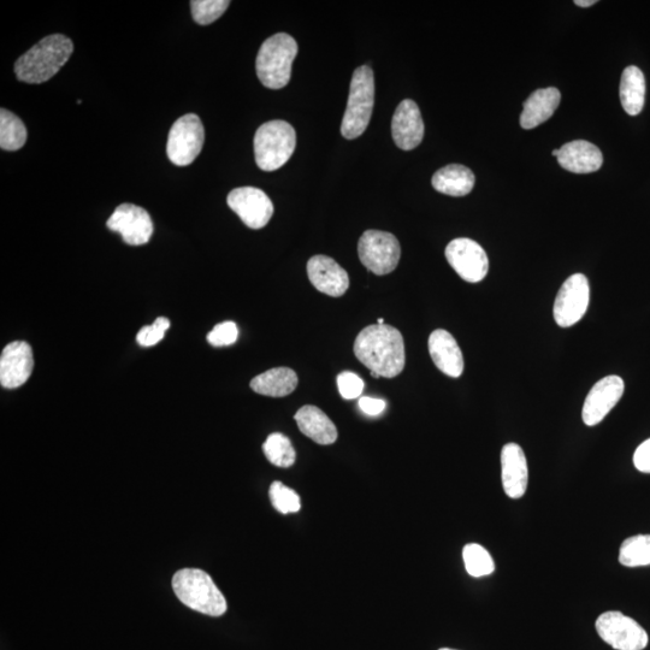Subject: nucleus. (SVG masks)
<instances>
[{"mask_svg": "<svg viewBox=\"0 0 650 650\" xmlns=\"http://www.w3.org/2000/svg\"><path fill=\"white\" fill-rule=\"evenodd\" d=\"M73 41L63 34H52L39 41L17 59L15 74L26 84L38 85L49 81L73 55Z\"/></svg>", "mask_w": 650, "mask_h": 650, "instance_id": "obj_2", "label": "nucleus"}, {"mask_svg": "<svg viewBox=\"0 0 650 650\" xmlns=\"http://www.w3.org/2000/svg\"><path fill=\"white\" fill-rule=\"evenodd\" d=\"M27 129L13 112L0 110V147L4 151H19L26 145Z\"/></svg>", "mask_w": 650, "mask_h": 650, "instance_id": "obj_26", "label": "nucleus"}, {"mask_svg": "<svg viewBox=\"0 0 650 650\" xmlns=\"http://www.w3.org/2000/svg\"><path fill=\"white\" fill-rule=\"evenodd\" d=\"M590 288L587 276L575 274L561 286L555 299L553 315L561 328L577 324L588 310Z\"/></svg>", "mask_w": 650, "mask_h": 650, "instance_id": "obj_10", "label": "nucleus"}, {"mask_svg": "<svg viewBox=\"0 0 650 650\" xmlns=\"http://www.w3.org/2000/svg\"><path fill=\"white\" fill-rule=\"evenodd\" d=\"M431 183L437 192L451 197H465L475 186V175L464 165L451 164L437 170Z\"/></svg>", "mask_w": 650, "mask_h": 650, "instance_id": "obj_24", "label": "nucleus"}, {"mask_svg": "<svg viewBox=\"0 0 650 650\" xmlns=\"http://www.w3.org/2000/svg\"><path fill=\"white\" fill-rule=\"evenodd\" d=\"M227 203L245 226L251 229H262L274 215V204L262 189L256 187H240L228 194Z\"/></svg>", "mask_w": 650, "mask_h": 650, "instance_id": "obj_12", "label": "nucleus"}, {"mask_svg": "<svg viewBox=\"0 0 650 650\" xmlns=\"http://www.w3.org/2000/svg\"><path fill=\"white\" fill-rule=\"evenodd\" d=\"M295 422L305 436L318 445L328 446L338 440V429L332 419L316 406L306 405L295 413Z\"/></svg>", "mask_w": 650, "mask_h": 650, "instance_id": "obj_21", "label": "nucleus"}, {"mask_svg": "<svg viewBox=\"0 0 650 650\" xmlns=\"http://www.w3.org/2000/svg\"><path fill=\"white\" fill-rule=\"evenodd\" d=\"M561 94L557 88L549 87L537 90L525 100L520 126L523 129H534L551 118L558 109Z\"/></svg>", "mask_w": 650, "mask_h": 650, "instance_id": "obj_22", "label": "nucleus"}, {"mask_svg": "<svg viewBox=\"0 0 650 650\" xmlns=\"http://www.w3.org/2000/svg\"><path fill=\"white\" fill-rule=\"evenodd\" d=\"M625 384L622 377L611 375L594 384L585 398L582 418L585 425L595 427L619 403L624 394Z\"/></svg>", "mask_w": 650, "mask_h": 650, "instance_id": "obj_14", "label": "nucleus"}, {"mask_svg": "<svg viewBox=\"0 0 650 650\" xmlns=\"http://www.w3.org/2000/svg\"><path fill=\"white\" fill-rule=\"evenodd\" d=\"M429 353L431 359L443 374L458 378L464 372V357L457 340L443 329H437L429 336Z\"/></svg>", "mask_w": 650, "mask_h": 650, "instance_id": "obj_19", "label": "nucleus"}, {"mask_svg": "<svg viewBox=\"0 0 650 650\" xmlns=\"http://www.w3.org/2000/svg\"><path fill=\"white\" fill-rule=\"evenodd\" d=\"M463 559L465 569L472 577H486L495 571L492 555L477 543H470L464 547Z\"/></svg>", "mask_w": 650, "mask_h": 650, "instance_id": "obj_29", "label": "nucleus"}, {"mask_svg": "<svg viewBox=\"0 0 650 650\" xmlns=\"http://www.w3.org/2000/svg\"><path fill=\"white\" fill-rule=\"evenodd\" d=\"M377 323H378V325L384 324V319L383 318H378Z\"/></svg>", "mask_w": 650, "mask_h": 650, "instance_id": "obj_38", "label": "nucleus"}, {"mask_svg": "<svg viewBox=\"0 0 650 650\" xmlns=\"http://www.w3.org/2000/svg\"><path fill=\"white\" fill-rule=\"evenodd\" d=\"M263 452L269 462L277 468H291L297 460V452L287 436L274 433L264 442Z\"/></svg>", "mask_w": 650, "mask_h": 650, "instance_id": "obj_27", "label": "nucleus"}, {"mask_svg": "<svg viewBox=\"0 0 650 650\" xmlns=\"http://www.w3.org/2000/svg\"><path fill=\"white\" fill-rule=\"evenodd\" d=\"M359 407L366 415L378 416L386 409V401L370 397H363L359 400Z\"/></svg>", "mask_w": 650, "mask_h": 650, "instance_id": "obj_36", "label": "nucleus"}, {"mask_svg": "<svg viewBox=\"0 0 650 650\" xmlns=\"http://www.w3.org/2000/svg\"><path fill=\"white\" fill-rule=\"evenodd\" d=\"M170 328V321L165 317H158L152 325H146L137 335L140 346L152 347L164 339L165 333Z\"/></svg>", "mask_w": 650, "mask_h": 650, "instance_id": "obj_32", "label": "nucleus"}, {"mask_svg": "<svg viewBox=\"0 0 650 650\" xmlns=\"http://www.w3.org/2000/svg\"><path fill=\"white\" fill-rule=\"evenodd\" d=\"M173 589L183 605L210 617H221L228 610L226 598L208 573L183 569L173 577Z\"/></svg>", "mask_w": 650, "mask_h": 650, "instance_id": "obj_3", "label": "nucleus"}, {"mask_svg": "<svg viewBox=\"0 0 650 650\" xmlns=\"http://www.w3.org/2000/svg\"><path fill=\"white\" fill-rule=\"evenodd\" d=\"M596 3H598L596 2V0H576L575 2L577 7H581V8L593 7V5Z\"/></svg>", "mask_w": 650, "mask_h": 650, "instance_id": "obj_37", "label": "nucleus"}, {"mask_svg": "<svg viewBox=\"0 0 650 650\" xmlns=\"http://www.w3.org/2000/svg\"><path fill=\"white\" fill-rule=\"evenodd\" d=\"M307 275L317 291L329 297H342L350 288V277L333 258L328 256L312 257L307 263Z\"/></svg>", "mask_w": 650, "mask_h": 650, "instance_id": "obj_16", "label": "nucleus"}, {"mask_svg": "<svg viewBox=\"0 0 650 650\" xmlns=\"http://www.w3.org/2000/svg\"><path fill=\"white\" fill-rule=\"evenodd\" d=\"M338 387L341 397L346 400H353L363 394L364 381L354 372H341L338 376Z\"/></svg>", "mask_w": 650, "mask_h": 650, "instance_id": "obj_34", "label": "nucleus"}, {"mask_svg": "<svg viewBox=\"0 0 650 650\" xmlns=\"http://www.w3.org/2000/svg\"><path fill=\"white\" fill-rule=\"evenodd\" d=\"M238 339L239 329L234 322L217 324L208 335L209 344L214 347L232 346Z\"/></svg>", "mask_w": 650, "mask_h": 650, "instance_id": "obj_33", "label": "nucleus"}, {"mask_svg": "<svg viewBox=\"0 0 650 650\" xmlns=\"http://www.w3.org/2000/svg\"><path fill=\"white\" fill-rule=\"evenodd\" d=\"M205 130L198 115L188 114L175 121L170 129L167 155L177 167L192 164L203 150Z\"/></svg>", "mask_w": 650, "mask_h": 650, "instance_id": "obj_8", "label": "nucleus"}, {"mask_svg": "<svg viewBox=\"0 0 650 650\" xmlns=\"http://www.w3.org/2000/svg\"><path fill=\"white\" fill-rule=\"evenodd\" d=\"M271 504L282 514L297 513L300 511V496L285 484L276 481L269 490Z\"/></svg>", "mask_w": 650, "mask_h": 650, "instance_id": "obj_31", "label": "nucleus"}, {"mask_svg": "<svg viewBox=\"0 0 650 650\" xmlns=\"http://www.w3.org/2000/svg\"><path fill=\"white\" fill-rule=\"evenodd\" d=\"M297 147V133L286 121L264 123L254 135V156L259 169L275 171L285 165Z\"/></svg>", "mask_w": 650, "mask_h": 650, "instance_id": "obj_5", "label": "nucleus"}, {"mask_svg": "<svg viewBox=\"0 0 650 650\" xmlns=\"http://www.w3.org/2000/svg\"><path fill=\"white\" fill-rule=\"evenodd\" d=\"M298 375L289 368H275L263 372L251 381L253 392L265 397L283 398L298 387Z\"/></svg>", "mask_w": 650, "mask_h": 650, "instance_id": "obj_23", "label": "nucleus"}, {"mask_svg": "<svg viewBox=\"0 0 650 650\" xmlns=\"http://www.w3.org/2000/svg\"><path fill=\"white\" fill-rule=\"evenodd\" d=\"M353 350L375 378H394L405 369L404 338L392 325H369L358 334Z\"/></svg>", "mask_w": 650, "mask_h": 650, "instance_id": "obj_1", "label": "nucleus"}, {"mask_svg": "<svg viewBox=\"0 0 650 650\" xmlns=\"http://www.w3.org/2000/svg\"><path fill=\"white\" fill-rule=\"evenodd\" d=\"M34 369L32 347L25 341L11 342L0 357V384L7 389H16L25 384Z\"/></svg>", "mask_w": 650, "mask_h": 650, "instance_id": "obj_15", "label": "nucleus"}, {"mask_svg": "<svg viewBox=\"0 0 650 650\" xmlns=\"http://www.w3.org/2000/svg\"><path fill=\"white\" fill-rule=\"evenodd\" d=\"M502 487L508 498L522 499L527 493L529 469L527 457L517 443H507L501 451Z\"/></svg>", "mask_w": 650, "mask_h": 650, "instance_id": "obj_17", "label": "nucleus"}, {"mask_svg": "<svg viewBox=\"0 0 650 650\" xmlns=\"http://www.w3.org/2000/svg\"><path fill=\"white\" fill-rule=\"evenodd\" d=\"M298 55V44L291 35L277 33L265 40L258 52V79L270 90H281L291 81L292 65Z\"/></svg>", "mask_w": 650, "mask_h": 650, "instance_id": "obj_4", "label": "nucleus"}, {"mask_svg": "<svg viewBox=\"0 0 650 650\" xmlns=\"http://www.w3.org/2000/svg\"><path fill=\"white\" fill-rule=\"evenodd\" d=\"M558 163L571 173L590 174L602 167L604 156L598 146L589 141L576 140L559 149Z\"/></svg>", "mask_w": 650, "mask_h": 650, "instance_id": "obj_20", "label": "nucleus"}, {"mask_svg": "<svg viewBox=\"0 0 650 650\" xmlns=\"http://www.w3.org/2000/svg\"><path fill=\"white\" fill-rule=\"evenodd\" d=\"M596 631L607 644L617 650H643L648 646V634L636 620L611 611L602 613L595 623Z\"/></svg>", "mask_w": 650, "mask_h": 650, "instance_id": "obj_9", "label": "nucleus"}, {"mask_svg": "<svg viewBox=\"0 0 650 650\" xmlns=\"http://www.w3.org/2000/svg\"><path fill=\"white\" fill-rule=\"evenodd\" d=\"M229 5L228 0H192L193 19L198 25H211L226 13Z\"/></svg>", "mask_w": 650, "mask_h": 650, "instance_id": "obj_30", "label": "nucleus"}, {"mask_svg": "<svg viewBox=\"0 0 650 650\" xmlns=\"http://www.w3.org/2000/svg\"><path fill=\"white\" fill-rule=\"evenodd\" d=\"M620 102L626 114L637 116L641 114L646 99V79L640 68L630 65L626 68L620 80Z\"/></svg>", "mask_w": 650, "mask_h": 650, "instance_id": "obj_25", "label": "nucleus"}, {"mask_svg": "<svg viewBox=\"0 0 650 650\" xmlns=\"http://www.w3.org/2000/svg\"><path fill=\"white\" fill-rule=\"evenodd\" d=\"M395 144L404 151L415 150L424 138V122L418 105L411 99L401 102L392 121Z\"/></svg>", "mask_w": 650, "mask_h": 650, "instance_id": "obj_18", "label": "nucleus"}, {"mask_svg": "<svg viewBox=\"0 0 650 650\" xmlns=\"http://www.w3.org/2000/svg\"><path fill=\"white\" fill-rule=\"evenodd\" d=\"M360 262L372 274L384 276L397 269L401 257L400 242L393 234L366 230L359 240Z\"/></svg>", "mask_w": 650, "mask_h": 650, "instance_id": "obj_7", "label": "nucleus"}, {"mask_svg": "<svg viewBox=\"0 0 650 650\" xmlns=\"http://www.w3.org/2000/svg\"><path fill=\"white\" fill-rule=\"evenodd\" d=\"M635 468L643 472V474H650V439L644 441L642 445L638 446L634 454Z\"/></svg>", "mask_w": 650, "mask_h": 650, "instance_id": "obj_35", "label": "nucleus"}, {"mask_svg": "<svg viewBox=\"0 0 650 650\" xmlns=\"http://www.w3.org/2000/svg\"><path fill=\"white\" fill-rule=\"evenodd\" d=\"M445 253L449 265L464 281L478 283L486 279L489 259L486 251L476 241L455 239L449 242Z\"/></svg>", "mask_w": 650, "mask_h": 650, "instance_id": "obj_11", "label": "nucleus"}, {"mask_svg": "<svg viewBox=\"0 0 650 650\" xmlns=\"http://www.w3.org/2000/svg\"><path fill=\"white\" fill-rule=\"evenodd\" d=\"M112 232L121 234L130 246H143L151 240L153 222L149 212L134 204L117 206L106 223Z\"/></svg>", "mask_w": 650, "mask_h": 650, "instance_id": "obj_13", "label": "nucleus"}, {"mask_svg": "<svg viewBox=\"0 0 650 650\" xmlns=\"http://www.w3.org/2000/svg\"><path fill=\"white\" fill-rule=\"evenodd\" d=\"M552 155L555 156V157H558V155H559V150H554V151L552 152Z\"/></svg>", "mask_w": 650, "mask_h": 650, "instance_id": "obj_39", "label": "nucleus"}, {"mask_svg": "<svg viewBox=\"0 0 650 650\" xmlns=\"http://www.w3.org/2000/svg\"><path fill=\"white\" fill-rule=\"evenodd\" d=\"M375 104L374 73L368 65H363L353 73L350 96L341 124L342 137L353 140L364 134L368 128Z\"/></svg>", "mask_w": 650, "mask_h": 650, "instance_id": "obj_6", "label": "nucleus"}, {"mask_svg": "<svg viewBox=\"0 0 650 650\" xmlns=\"http://www.w3.org/2000/svg\"><path fill=\"white\" fill-rule=\"evenodd\" d=\"M440 650H454V649L442 648Z\"/></svg>", "mask_w": 650, "mask_h": 650, "instance_id": "obj_40", "label": "nucleus"}, {"mask_svg": "<svg viewBox=\"0 0 650 650\" xmlns=\"http://www.w3.org/2000/svg\"><path fill=\"white\" fill-rule=\"evenodd\" d=\"M619 563L625 567L650 565V535H636L626 539L619 549Z\"/></svg>", "mask_w": 650, "mask_h": 650, "instance_id": "obj_28", "label": "nucleus"}]
</instances>
